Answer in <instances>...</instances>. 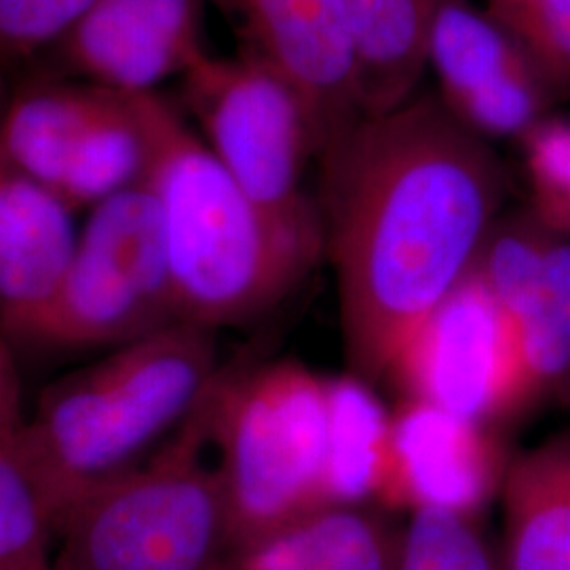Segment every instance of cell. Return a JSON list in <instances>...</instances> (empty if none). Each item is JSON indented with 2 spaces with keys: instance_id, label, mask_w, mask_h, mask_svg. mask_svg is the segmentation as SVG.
I'll return each instance as SVG.
<instances>
[{
  "instance_id": "cell-20",
  "label": "cell",
  "mask_w": 570,
  "mask_h": 570,
  "mask_svg": "<svg viewBox=\"0 0 570 570\" xmlns=\"http://www.w3.org/2000/svg\"><path fill=\"white\" fill-rule=\"evenodd\" d=\"M146 140L129 96L115 94L77 146L58 195L77 212L142 184Z\"/></svg>"
},
{
  "instance_id": "cell-4",
  "label": "cell",
  "mask_w": 570,
  "mask_h": 570,
  "mask_svg": "<svg viewBox=\"0 0 570 570\" xmlns=\"http://www.w3.org/2000/svg\"><path fill=\"white\" fill-rule=\"evenodd\" d=\"M207 416L230 551L332 505L327 379L287 360L220 370Z\"/></svg>"
},
{
  "instance_id": "cell-26",
  "label": "cell",
  "mask_w": 570,
  "mask_h": 570,
  "mask_svg": "<svg viewBox=\"0 0 570 570\" xmlns=\"http://www.w3.org/2000/svg\"><path fill=\"white\" fill-rule=\"evenodd\" d=\"M26 423L16 357H0V440L13 438Z\"/></svg>"
},
{
  "instance_id": "cell-8",
  "label": "cell",
  "mask_w": 570,
  "mask_h": 570,
  "mask_svg": "<svg viewBox=\"0 0 570 570\" xmlns=\"http://www.w3.org/2000/svg\"><path fill=\"white\" fill-rule=\"evenodd\" d=\"M440 100L473 134L522 140L558 100L520 42L471 0H446L429 39Z\"/></svg>"
},
{
  "instance_id": "cell-3",
  "label": "cell",
  "mask_w": 570,
  "mask_h": 570,
  "mask_svg": "<svg viewBox=\"0 0 570 570\" xmlns=\"http://www.w3.org/2000/svg\"><path fill=\"white\" fill-rule=\"evenodd\" d=\"M220 370L216 332L174 324L104 351L45 389L21 428V444L61 520L89 490L140 465L167 442Z\"/></svg>"
},
{
  "instance_id": "cell-15",
  "label": "cell",
  "mask_w": 570,
  "mask_h": 570,
  "mask_svg": "<svg viewBox=\"0 0 570 570\" xmlns=\"http://www.w3.org/2000/svg\"><path fill=\"white\" fill-rule=\"evenodd\" d=\"M501 311L510 327V421L570 391V237L556 233L532 282Z\"/></svg>"
},
{
  "instance_id": "cell-6",
  "label": "cell",
  "mask_w": 570,
  "mask_h": 570,
  "mask_svg": "<svg viewBox=\"0 0 570 570\" xmlns=\"http://www.w3.org/2000/svg\"><path fill=\"white\" fill-rule=\"evenodd\" d=\"M180 89L199 136L245 195L275 220L324 237L320 209L303 190L320 142L298 89L247 49L235 58L205 51Z\"/></svg>"
},
{
  "instance_id": "cell-11",
  "label": "cell",
  "mask_w": 570,
  "mask_h": 570,
  "mask_svg": "<svg viewBox=\"0 0 570 570\" xmlns=\"http://www.w3.org/2000/svg\"><path fill=\"white\" fill-rule=\"evenodd\" d=\"M212 0H96L53 47L61 68L89 85L138 96L183 77L204 49Z\"/></svg>"
},
{
  "instance_id": "cell-1",
  "label": "cell",
  "mask_w": 570,
  "mask_h": 570,
  "mask_svg": "<svg viewBox=\"0 0 570 570\" xmlns=\"http://www.w3.org/2000/svg\"><path fill=\"white\" fill-rule=\"evenodd\" d=\"M317 159L346 362L367 385H391L419 327L471 275L508 176L433 94L357 119Z\"/></svg>"
},
{
  "instance_id": "cell-17",
  "label": "cell",
  "mask_w": 570,
  "mask_h": 570,
  "mask_svg": "<svg viewBox=\"0 0 570 570\" xmlns=\"http://www.w3.org/2000/svg\"><path fill=\"white\" fill-rule=\"evenodd\" d=\"M397 534L372 505H327L228 551L218 570H391Z\"/></svg>"
},
{
  "instance_id": "cell-14",
  "label": "cell",
  "mask_w": 570,
  "mask_h": 570,
  "mask_svg": "<svg viewBox=\"0 0 570 570\" xmlns=\"http://www.w3.org/2000/svg\"><path fill=\"white\" fill-rule=\"evenodd\" d=\"M503 570H570V429L511 456L499 489Z\"/></svg>"
},
{
  "instance_id": "cell-23",
  "label": "cell",
  "mask_w": 570,
  "mask_h": 570,
  "mask_svg": "<svg viewBox=\"0 0 570 570\" xmlns=\"http://www.w3.org/2000/svg\"><path fill=\"white\" fill-rule=\"evenodd\" d=\"M487 11L539 66L558 100L570 98V0H487Z\"/></svg>"
},
{
  "instance_id": "cell-5",
  "label": "cell",
  "mask_w": 570,
  "mask_h": 570,
  "mask_svg": "<svg viewBox=\"0 0 570 570\" xmlns=\"http://www.w3.org/2000/svg\"><path fill=\"white\" fill-rule=\"evenodd\" d=\"M228 551L205 393L146 461L66 511L51 570H218Z\"/></svg>"
},
{
  "instance_id": "cell-21",
  "label": "cell",
  "mask_w": 570,
  "mask_h": 570,
  "mask_svg": "<svg viewBox=\"0 0 570 570\" xmlns=\"http://www.w3.org/2000/svg\"><path fill=\"white\" fill-rule=\"evenodd\" d=\"M20 433L0 440V570H41L51 567L61 511Z\"/></svg>"
},
{
  "instance_id": "cell-7",
  "label": "cell",
  "mask_w": 570,
  "mask_h": 570,
  "mask_svg": "<svg viewBox=\"0 0 570 570\" xmlns=\"http://www.w3.org/2000/svg\"><path fill=\"white\" fill-rule=\"evenodd\" d=\"M183 324L164 225L144 184L89 209L72 265L28 345L110 351Z\"/></svg>"
},
{
  "instance_id": "cell-2",
  "label": "cell",
  "mask_w": 570,
  "mask_h": 570,
  "mask_svg": "<svg viewBox=\"0 0 570 570\" xmlns=\"http://www.w3.org/2000/svg\"><path fill=\"white\" fill-rule=\"evenodd\" d=\"M129 100L142 125V184L161 214L180 322L212 332L254 322L303 284L324 256V237L254 204L157 91Z\"/></svg>"
},
{
  "instance_id": "cell-19",
  "label": "cell",
  "mask_w": 570,
  "mask_h": 570,
  "mask_svg": "<svg viewBox=\"0 0 570 570\" xmlns=\"http://www.w3.org/2000/svg\"><path fill=\"white\" fill-rule=\"evenodd\" d=\"M327 497L332 505H366L376 497L391 412L372 385L348 374L327 379Z\"/></svg>"
},
{
  "instance_id": "cell-24",
  "label": "cell",
  "mask_w": 570,
  "mask_h": 570,
  "mask_svg": "<svg viewBox=\"0 0 570 570\" xmlns=\"http://www.w3.org/2000/svg\"><path fill=\"white\" fill-rule=\"evenodd\" d=\"M520 142L527 153L534 214L570 237V121L543 119Z\"/></svg>"
},
{
  "instance_id": "cell-10",
  "label": "cell",
  "mask_w": 570,
  "mask_h": 570,
  "mask_svg": "<svg viewBox=\"0 0 570 570\" xmlns=\"http://www.w3.org/2000/svg\"><path fill=\"white\" fill-rule=\"evenodd\" d=\"M508 463L489 425L404 397L391 412L374 501L407 513L442 508L482 515L499 497Z\"/></svg>"
},
{
  "instance_id": "cell-12",
  "label": "cell",
  "mask_w": 570,
  "mask_h": 570,
  "mask_svg": "<svg viewBox=\"0 0 570 570\" xmlns=\"http://www.w3.org/2000/svg\"><path fill=\"white\" fill-rule=\"evenodd\" d=\"M230 7L242 21L244 49L277 68L303 96L320 153L362 119L341 0H230Z\"/></svg>"
},
{
  "instance_id": "cell-25",
  "label": "cell",
  "mask_w": 570,
  "mask_h": 570,
  "mask_svg": "<svg viewBox=\"0 0 570 570\" xmlns=\"http://www.w3.org/2000/svg\"><path fill=\"white\" fill-rule=\"evenodd\" d=\"M96 0H0V58L28 60L53 49Z\"/></svg>"
},
{
  "instance_id": "cell-16",
  "label": "cell",
  "mask_w": 570,
  "mask_h": 570,
  "mask_svg": "<svg viewBox=\"0 0 570 570\" xmlns=\"http://www.w3.org/2000/svg\"><path fill=\"white\" fill-rule=\"evenodd\" d=\"M446 0H341L362 117L406 104L428 68L429 39Z\"/></svg>"
},
{
  "instance_id": "cell-28",
  "label": "cell",
  "mask_w": 570,
  "mask_h": 570,
  "mask_svg": "<svg viewBox=\"0 0 570 570\" xmlns=\"http://www.w3.org/2000/svg\"><path fill=\"white\" fill-rule=\"evenodd\" d=\"M41 570H51V567H47V569H41Z\"/></svg>"
},
{
  "instance_id": "cell-9",
  "label": "cell",
  "mask_w": 570,
  "mask_h": 570,
  "mask_svg": "<svg viewBox=\"0 0 570 570\" xmlns=\"http://www.w3.org/2000/svg\"><path fill=\"white\" fill-rule=\"evenodd\" d=\"M510 367L505 315L471 271L419 327L391 385L404 397L494 428L503 423Z\"/></svg>"
},
{
  "instance_id": "cell-18",
  "label": "cell",
  "mask_w": 570,
  "mask_h": 570,
  "mask_svg": "<svg viewBox=\"0 0 570 570\" xmlns=\"http://www.w3.org/2000/svg\"><path fill=\"white\" fill-rule=\"evenodd\" d=\"M117 91L98 85L42 82L21 91L0 115V155L58 193L85 131Z\"/></svg>"
},
{
  "instance_id": "cell-27",
  "label": "cell",
  "mask_w": 570,
  "mask_h": 570,
  "mask_svg": "<svg viewBox=\"0 0 570 570\" xmlns=\"http://www.w3.org/2000/svg\"><path fill=\"white\" fill-rule=\"evenodd\" d=\"M11 345H13V343L9 341L7 330H4V326H2V320H0V357H16Z\"/></svg>"
},
{
  "instance_id": "cell-29",
  "label": "cell",
  "mask_w": 570,
  "mask_h": 570,
  "mask_svg": "<svg viewBox=\"0 0 570 570\" xmlns=\"http://www.w3.org/2000/svg\"><path fill=\"white\" fill-rule=\"evenodd\" d=\"M0 115H2V106H0Z\"/></svg>"
},
{
  "instance_id": "cell-22",
  "label": "cell",
  "mask_w": 570,
  "mask_h": 570,
  "mask_svg": "<svg viewBox=\"0 0 570 570\" xmlns=\"http://www.w3.org/2000/svg\"><path fill=\"white\" fill-rule=\"evenodd\" d=\"M391 570H503L480 515L421 508L397 534Z\"/></svg>"
},
{
  "instance_id": "cell-13",
  "label": "cell",
  "mask_w": 570,
  "mask_h": 570,
  "mask_svg": "<svg viewBox=\"0 0 570 570\" xmlns=\"http://www.w3.org/2000/svg\"><path fill=\"white\" fill-rule=\"evenodd\" d=\"M77 209L0 155V320L26 343L56 301L72 265Z\"/></svg>"
}]
</instances>
